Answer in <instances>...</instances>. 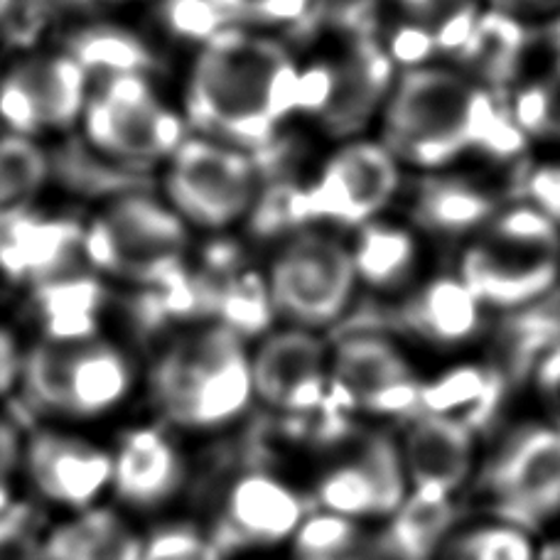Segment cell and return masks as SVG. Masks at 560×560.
<instances>
[{"label": "cell", "mask_w": 560, "mask_h": 560, "mask_svg": "<svg viewBox=\"0 0 560 560\" xmlns=\"http://www.w3.org/2000/svg\"><path fill=\"white\" fill-rule=\"evenodd\" d=\"M138 560H226V553L202 526L165 522L143 536Z\"/></svg>", "instance_id": "obj_32"}, {"label": "cell", "mask_w": 560, "mask_h": 560, "mask_svg": "<svg viewBox=\"0 0 560 560\" xmlns=\"http://www.w3.org/2000/svg\"><path fill=\"white\" fill-rule=\"evenodd\" d=\"M23 443L18 428L0 418V479H13L23 463Z\"/></svg>", "instance_id": "obj_39"}, {"label": "cell", "mask_w": 560, "mask_h": 560, "mask_svg": "<svg viewBox=\"0 0 560 560\" xmlns=\"http://www.w3.org/2000/svg\"><path fill=\"white\" fill-rule=\"evenodd\" d=\"M112 494L136 514H155L175 502L187 485V465L165 430L138 425L112 450Z\"/></svg>", "instance_id": "obj_20"}, {"label": "cell", "mask_w": 560, "mask_h": 560, "mask_svg": "<svg viewBox=\"0 0 560 560\" xmlns=\"http://www.w3.org/2000/svg\"><path fill=\"white\" fill-rule=\"evenodd\" d=\"M509 116L524 136L560 140V62L544 79L516 94Z\"/></svg>", "instance_id": "obj_33"}, {"label": "cell", "mask_w": 560, "mask_h": 560, "mask_svg": "<svg viewBox=\"0 0 560 560\" xmlns=\"http://www.w3.org/2000/svg\"><path fill=\"white\" fill-rule=\"evenodd\" d=\"M20 366H23V354L13 335L0 327V396H5L20 382Z\"/></svg>", "instance_id": "obj_40"}, {"label": "cell", "mask_w": 560, "mask_h": 560, "mask_svg": "<svg viewBox=\"0 0 560 560\" xmlns=\"http://www.w3.org/2000/svg\"><path fill=\"white\" fill-rule=\"evenodd\" d=\"M514 3H536V0H514Z\"/></svg>", "instance_id": "obj_46"}, {"label": "cell", "mask_w": 560, "mask_h": 560, "mask_svg": "<svg viewBox=\"0 0 560 560\" xmlns=\"http://www.w3.org/2000/svg\"><path fill=\"white\" fill-rule=\"evenodd\" d=\"M369 541L366 526L327 512H307L290 541L293 560H337Z\"/></svg>", "instance_id": "obj_30"}, {"label": "cell", "mask_w": 560, "mask_h": 560, "mask_svg": "<svg viewBox=\"0 0 560 560\" xmlns=\"http://www.w3.org/2000/svg\"><path fill=\"white\" fill-rule=\"evenodd\" d=\"M143 534L112 506L69 514L39 534L35 560H138Z\"/></svg>", "instance_id": "obj_21"}, {"label": "cell", "mask_w": 560, "mask_h": 560, "mask_svg": "<svg viewBox=\"0 0 560 560\" xmlns=\"http://www.w3.org/2000/svg\"><path fill=\"white\" fill-rule=\"evenodd\" d=\"M307 502L298 489L271 469L238 472L219 499L214 538L222 551L266 553L290 546L307 516Z\"/></svg>", "instance_id": "obj_15"}, {"label": "cell", "mask_w": 560, "mask_h": 560, "mask_svg": "<svg viewBox=\"0 0 560 560\" xmlns=\"http://www.w3.org/2000/svg\"><path fill=\"white\" fill-rule=\"evenodd\" d=\"M252 384L254 398L276 413H317L332 396L325 347L307 329H280L252 357Z\"/></svg>", "instance_id": "obj_18"}, {"label": "cell", "mask_w": 560, "mask_h": 560, "mask_svg": "<svg viewBox=\"0 0 560 560\" xmlns=\"http://www.w3.org/2000/svg\"><path fill=\"white\" fill-rule=\"evenodd\" d=\"M20 469L37 497L69 514L96 506L112 492V450L62 430H37L30 435L23 443Z\"/></svg>", "instance_id": "obj_17"}, {"label": "cell", "mask_w": 560, "mask_h": 560, "mask_svg": "<svg viewBox=\"0 0 560 560\" xmlns=\"http://www.w3.org/2000/svg\"><path fill=\"white\" fill-rule=\"evenodd\" d=\"M15 504L18 502H15L13 485H10V479H0V516L8 514Z\"/></svg>", "instance_id": "obj_43"}, {"label": "cell", "mask_w": 560, "mask_h": 560, "mask_svg": "<svg viewBox=\"0 0 560 560\" xmlns=\"http://www.w3.org/2000/svg\"><path fill=\"white\" fill-rule=\"evenodd\" d=\"M84 128L102 153L124 163H155L185 140L179 116L155 96L143 74L112 77L86 98Z\"/></svg>", "instance_id": "obj_9"}, {"label": "cell", "mask_w": 560, "mask_h": 560, "mask_svg": "<svg viewBox=\"0 0 560 560\" xmlns=\"http://www.w3.org/2000/svg\"><path fill=\"white\" fill-rule=\"evenodd\" d=\"M394 57L372 37H357L337 67L300 74V108H310L335 136L362 131L394 92Z\"/></svg>", "instance_id": "obj_14"}, {"label": "cell", "mask_w": 560, "mask_h": 560, "mask_svg": "<svg viewBox=\"0 0 560 560\" xmlns=\"http://www.w3.org/2000/svg\"><path fill=\"white\" fill-rule=\"evenodd\" d=\"M153 398L167 423L187 433L234 425L254 401L244 339L222 325L177 339L158 359Z\"/></svg>", "instance_id": "obj_3"}, {"label": "cell", "mask_w": 560, "mask_h": 560, "mask_svg": "<svg viewBox=\"0 0 560 560\" xmlns=\"http://www.w3.org/2000/svg\"><path fill=\"white\" fill-rule=\"evenodd\" d=\"M10 8H13V0H0V23H3L5 15L10 13Z\"/></svg>", "instance_id": "obj_45"}, {"label": "cell", "mask_w": 560, "mask_h": 560, "mask_svg": "<svg viewBox=\"0 0 560 560\" xmlns=\"http://www.w3.org/2000/svg\"><path fill=\"white\" fill-rule=\"evenodd\" d=\"M538 560H560V538H556L553 544L538 546Z\"/></svg>", "instance_id": "obj_44"}, {"label": "cell", "mask_w": 560, "mask_h": 560, "mask_svg": "<svg viewBox=\"0 0 560 560\" xmlns=\"http://www.w3.org/2000/svg\"><path fill=\"white\" fill-rule=\"evenodd\" d=\"M384 140L396 160L420 167L447 165L472 150L509 158L524 148V133L487 89L438 67H416L394 84Z\"/></svg>", "instance_id": "obj_2"}, {"label": "cell", "mask_w": 560, "mask_h": 560, "mask_svg": "<svg viewBox=\"0 0 560 560\" xmlns=\"http://www.w3.org/2000/svg\"><path fill=\"white\" fill-rule=\"evenodd\" d=\"M45 179L47 158L33 138L18 133L0 138V229L27 217Z\"/></svg>", "instance_id": "obj_26"}, {"label": "cell", "mask_w": 560, "mask_h": 560, "mask_svg": "<svg viewBox=\"0 0 560 560\" xmlns=\"http://www.w3.org/2000/svg\"><path fill=\"white\" fill-rule=\"evenodd\" d=\"M20 382L39 411L67 420L104 418L133 388L121 349L98 339H45L23 357Z\"/></svg>", "instance_id": "obj_5"}, {"label": "cell", "mask_w": 560, "mask_h": 560, "mask_svg": "<svg viewBox=\"0 0 560 560\" xmlns=\"http://www.w3.org/2000/svg\"><path fill=\"white\" fill-rule=\"evenodd\" d=\"M337 560H396V558L388 553V551H374V548L369 546V541H366L364 546H359L357 551L347 553V556L337 558Z\"/></svg>", "instance_id": "obj_42"}, {"label": "cell", "mask_w": 560, "mask_h": 560, "mask_svg": "<svg viewBox=\"0 0 560 560\" xmlns=\"http://www.w3.org/2000/svg\"><path fill=\"white\" fill-rule=\"evenodd\" d=\"M536 386L560 423V345L536 364Z\"/></svg>", "instance_id": "obj_38"}, {"label": "cell", "mask_w": 560, "mask_h": 560, "mask_svg": "<svg viewBox=\"0 0 560 560\" xmlns=\"http://www.w3.org/2000/svg\"><path fill=\"white\" fill-rule=\"evenodd\" d=\"M300 69L285 47L224 27L205 39L187 89L199 131L234 148H264L300 108Z\"/></svg>", "instance_id": "obj_1"}, {"label": "cell", "mask_w": 560, "mask_h": 560, "mask_svg": "<svg viewBox=\"0 0 560 560\" xmlns=\"http://www.w3.org/2000/svg\"><path fill=\"white\" fill-rule=\"evenodd\" d=\"M482 319V303L459 278L430 280L406 300L398 325L430 345L453 347L472 337Z\"/></svg>", "instance_id": "obj_22"}, {"label": "cell", "mask_w": 560, "mask_h": 560, "mask_svg": "<svg viewBox=\"0 0 560 560\" xmlns=\"http://www.w3.org/2000/svg\"><path fill=\"white\" fill-rule=\"evenodd\" d=\"M329 388L339 406L376 418L418 413L423 382L406 357L382 335L357 332L337 345L329 362Z\"/></svg>", "instance_id": "obj_13"}, {"label": "cell", "mask_w": 560, "mask_h": 560, "mask_svg": "<svg viewBox=\"0 0 560 560\" xmlns=\"http://www.w3.org/2000/svg\"><path fill=\"white\" fill-rule=\"evenodd\" d=\"M352 252L354 273L374 288H396L413 273L416 242L401 226L369 222L359 232Z\"/></svg>", "instance_id": "obj_28"}, {"label": "cell", "mask_w": 560, "mask_h": 560, "mask_svg": "<svg viewBox=\"0 0 560 560\" xmlns=\"http://www.w3.org/2000/svg\"><path fill=\"white\" fill-rule=\"evenodd\" d=\"M118 3H126V0H118Z\"/></svg>", "instance_id": "obj_47"}, {"label": "cell", "mask_w": 560, "mask_h": 560, "mask_svg": "<svg viewBox=\"0 0 560 560\" xmlns=\"http://www.w3.org/2000/svg\"><path fill=\"white\" fill-rule=\"evenodd\" d=\"M167 20L179 35L209 39L226 27V15L219 0H170Z\"/></svg>", "instance_id": "obj_35"}, {"label": "cell", "mask_w": 560, "mask_h": 560, "mask_svg": "<svg viewBox=\"0 0 560 560\" xmlns=\"http://www.w3.org/2000/svg\"><path fill=\"white\" fill-rule=\"evenodd\" d=\"M538 303V300H536ZM518 307V315L504 325L502 342L512 364L528 369L560 345V303Z\"/></svg>", "instance_id": "obj_29"}, {"label": "cell", "mask_w": 560, "mask_h": 560, "mask_svg": "<svg viewBox=\"0 0 560 560\" xmlns=\"http://www.w3.org/2000/svg\"><path fill=\"white\" fill-rule=\"evenodd\" d=\"M167 195L183 222L222 229L258 199V170L242 148L212 138H185L170 155Z\"/></svg>", "instance_id": "obj_8"}, {"label": "cell", "mask_w": 560, "mask_h": 560, "mask_svg": "<svg viewBox=\"0 0 560 560\" xmlns=\"http://www.w3.org/2000/svg\"><path fill=\"white\" fill-rule=\"evenodd\" d=\"M317 512L359 526L388 524L411 497L398 440L369 435L352 455L329 465L315 482Z\"/></svg>", "instance_id": "obj_11"}, {"label": "cell", "mask_w": 560, "mask_h": 560, "mask_svg": "<svg viewBox=\"0 0 560 560\" xmlns=\"http://www.w3.org/2000/svg\"><path fill=\"white\" fill-rule=\"evenodd\" d=\"M398 450L411 492L455 502L477 477V430L453 418L411 416Z\"/></svg>", "instance_id": "obj_19"}, {"label": "cell", "mask_w": 560, "mask_h": 560, "mask_svg": "<svg viewBox=\"0 0 560 560\" xmlns=\"http://www.w3.org/2000/svg\"><path fill=\"white\" fill-rule=\"evenodd\" d=\"M494 514L528 528L560 514V435L548 425H524L502 440L482 469Z\"/></svg>", "instance_id": "obj_10"}, {"label": "cell", "mask_w": 560, "mask_h": 560, "mask_svg": "<svg viewBox=\"0 0 560 560\" xmlns=\"http://www.w3.org/2000/svg\"><path fill=\"white\" fill-rule=\"evenodd\" d=\"M538 546L534 528L489 514L450 528L428 560H538Z\"/></svg>", "instance_id": "obj_24"}, {"label": "cell", "mask_w": 560, "mask_h": 560, "mask_svg": "<svg viewBox=\"0 0 560 560\" xmlns=\"http://www.w3.org/2000/svg\"><path fill=\"white\" fill-rule=\"evenodd\" d=\"M526 49V35L518 23L502 13L479 15L467 43L459 49L463 62L492 86H502L516 74Z\"/></svg>", "instance_id": "obj_27"}, {"label": "cell", "mask_w": 560, "mask_h": 560, "mask_svg": "<svg viewBox=\"0 0 560 560\" xmlns=\"http://www.w3.org/2000/svg\"><path fill=\"white\" fill-rule=\"evenodd\" d=\"M20 280H23V276L18 271L15 258L10 254L3 232H0V298H5L10 290H13V285L20 283Z\"/></svg>", "instance_id": "obj_41"}, {"label": "cell", "mask_w": 560, "mask_h": 560, "mask_svg": "<svg viewBox=\"0 0 560 560\" xmlns=\"http://www.w3.org/2000/svg\"><path fill=\"white\" fill-rule=\"evenodd\" d=\"M398 189V160L384 143L354 140L337 150L303 189V219L364 226L392 202Z\"/></svg>", "instance_id": "obj_12"}, {"label": "cell", "mask_w": 560, "mask_h": 560, "mask_svg": "<svg viewBox=\"0 0 560 560\" xmlns=\"http://www.w3.org/2000/svg\"><path fill=\"white\" fill-rule=\"evenodd\" d=\"M494 197L465 177H433L418 187L413 217L438 234H465L492 219Z\"/></svg>", "instance_id": "obj_23"}, {"label": "cell", "mask_w": 560, "mask_h": 560, "mask_svg": "<svg viewBox=\"0 0 560 560\" xmlns=\"http://www.w3.org/2000/svg\"><path fill=\"white\" fill-rule=\"evenodd\" d=\"M72 57L82 65L86 74L92 69H98V72H106L108 79L143 74V67L150 62L143 43H138L133 35L124 33V30L112 27H96L92 33L82 35Z\"/></svg>", "instance_id": "obj_31"}, {"label": "cell", "mask_w": 560, "mask_h": 560, "mask_svg": "<svg viewBox=\"0 0 560 560\" xmlns=\"http://www.w3.org/2000/svg\"><path fill=\"white\" fill-rule=\"evenodd\" d=\"M229 23L298 25L313 15L315 0H219Z\"/></svg>", "instance_id": "obj_34"}, {"label": "cell", "mask_w": 560, "mask_h": 560, "mask_svg": "<svg viewBox=\"0 0 560 560\" xmlns=\"http://www.w3.org/2000/svg\"><path fill=\"white\" fill-rule=\"evenodd\" d=\"M524 195L536 212L560 226V163L536 165L524 179Z\"/></svg>", "instance_id": "obj_37"}, {"label": "cell", "mask_w": 560, "mask_h": 560, "mask_svg": "<svg viewBox=\"0 0 560 560\" xmlns=\"http://www.w3.org/2000/svg\"><path fill=\"white\" fill-rule=\"evenodd\" d=\"M560 276V229L534 207L489 219L467 248L459 280L482 305L518 310L548 295Z\"/></svg>", "instance_id": "obj_4"}, {"label": "cell", "mask_w": 560, "mask_h": 560, "mask_svg": "<svg viewBox=\"0 0 560 560\" xmlns=\"http://www.w3.org/2000/svg\"><path fill=\"white\" fill-rule=\"evenodd\" d=\"M82 252L98 271L153 288L183 271L187 229L155 199L121 197L82 232Z\"/></svg>", "instance_id": "obj_6"}, {"label": "cell", "mask_w": 560, "mask_h": 560, "mask_svg": "<svg viewBox=\"0 0 560 560\" xmlns=\"http://www.w3.org/2000/svg\"><path fill=\"white\" fill-rule=\"evenodd\" d=\"M39 534L33 528V516L15 504L0 516V560H25L37 556Z\"/></svg>", "instance_id": "obj_36"}, {"label": "cell", "mask_w": 560, "mask_h": 560, "mask_svg": "<svg viewBox=\"0 0 560 560\" xmlns=\"http://www.w3.org/2000/svg\"><path fill=\"white\" fill-rule=\"evenodd\" d=\"M502 398V378L492 369L459 366L420 388L418 413L453 418L477 430Z\"/></svg>", "instance_id": "obj_25"}, {"label": "cell", "mask_w": 560, "mask_h": 560, "mask_svg": "<svg viewBox=\"0 0 560 560\" xmlns=\"http://www.w3.org/2000/svg\"><path fill=\"white\" fill-rule=\"evenodd\" d=\"M89 74L72 55H35L0 77V121L10 133L35 136L77 124Z\"/></svg>", "instance_id": "obj_16"}, {"label": "cell", "mask_w": 560, "mask_h": 560, "mask_svg": "<svg viewBox=\"0 0 560 560\" xmlns=\"http://www.w3.org/2000/svg\"><path fill=\"white\" fill-rule=\"evenodd\" d=\"M357 285L352 252L335 236L303 229L280 246L268 276L273 313L300 329L335 323Z\"/></svg>", "instance_id": "obj_7"}]
</instances>
